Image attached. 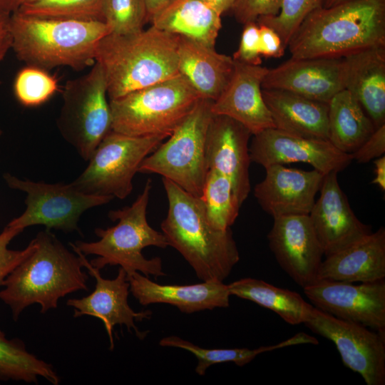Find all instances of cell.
Instances as JSON below:
<instances>
[{
	"label": "cell",
	"mask_w": 385,
	"mask_h": 385,
	"mask_svg": "<svg viewBox=\"0 0 385 385\" xmlns=\"http://www.w3.org/2000/svg\"><path fill=\"white\" fill-rule=\"evenodd\" d=\"M309 217L322 248L324 255L336 253L371 232L352 211L342 190L337 173L324 175Z\"/></svg>",
	"instance_id": "17"
},
{
	"label": "cell",
	"mask_w": 385,
	"mask_h": 385,
	"mask_svg": "<svg viewBox=\"0 0 385 385\" xmlns=\"http://www.w3.org/2000/svg\"><path fill=\"white\" fill-rule=\"evenodd\" d=\"M374 173L375 176L371 181L372 184L379 186L381 190H385V156L382 155L376 158L374 160Z\"/></svg>",
	"instance_id": "42"
},
{
	"label": "cell",
	"mask_w": 385,
	"mask_h": 385,
	"mask_svg": "<svg viewBox=\"0 0 385 385\" xmlns=\"http://www.w3.org/2000/svg\"><path fill=\"white\" fill-rule=\"evenodd\" d=\"M249 130L235 119L212 114L207 132L206 158L208 169L223 174L230 180L235 195L242 205L250 190L251 161Z\"/></svg>",
	"instance_id": "18"
},
{
	"label": "cell",
	"mask_w": 385,
	"mask_h": 385,
	"mask_svg": "<svg viewBox=\"0 0 385 385\" xmlns=\"http://www.w3.org/2000/svg\"><path fill=\"white\" fill-rule=\"evenodd\" d=\"M7 28L17 58L42 69L93 65L99 41L111 33L102 21L39 18L17 11L10 14Z\"/></svg>",
	"instance_id": "5"
},
{
	"label": "cell",
	"mask_w": 385,
	"mask_h": 385,
	"mask_svg": "<svg viewBox=\"0 0 385 385\" xmlns=\"http://www.w3.org/2000/svg\"><path fill=\"white\" fill-rule=\"evenodd\" d=\"M384 278L385 229L383 227L326 257L318 274V279L353 283L372 282Z\"/></svg>",
	"instance_id": "24"
},
{
	"label": "cell",
	"mask_w": 385,
	"mask_h": 385,
	"mask_svg": "<svg viewBox=\"0 0 385 385\" xmlns=\"http://www.w3.org/2000/svg\"><path fill=\"white\" fill-rule=\"evenodd\" d=\"M262 88L284 90L329 103L344 89L343 58H290L269 68Z\"/></svg>",
	"instance_id": "20"
},
{
	"label": "cell",
	"mask_w": 385,
	"mask_h": 385,
	"mask_svg": "<svg viewBox=\"0 0 385 385\" xmlns=\"http://www.w3.org/2000/svg\"><path fill=\"white\" fill-rule=\"evenodd\" d=\"M171 0H144L148 21H150L153 15L166 5Z\"/></svg>",
	"instance_id": "45"
},
{
	"label": "cell",
	"mask_w": 385,
	"mask_h": 385,
	"mask_svg": "<svg viewBox=\"0 0 385 385\" xmlns=\"http://www.w3.org/2000/svg\"><path fill=\"white\" fill-rule=\"evenodd\" d=\"M262 93L275 128L301 137L328 140V103L279 89L262 88Z\"/></svg>",
	"instance_id": "26"
},
{
	"label": "cell",
	"mask_w": 385,
	"mask_h": 385,
	"mask_svg": "<svg viewBox=\"0 0 385 385\" xmlns=\"http://www.w3.org/2000/svg\"><path fill=\"white\" fill-rule=\"evenodd\" d=\"M349 0H324L323 7L328 8Z\"/></svg>",
	"instance_id": "48"
},
{
	"label": "cell",
	"mask_w": 385,
	"mask_h": 385,
	"mask_svg": "<svg viewBox=\"0 0 385 385\" xmlns=\"http://www.w3.org/2000/svg\"><path fill=\"white\" fill-rule=\"evenodd\" d=\"M127 276L130 292L141 305L168 304L183 313L191 314L226 308L230 304L231 295L223 282L203 281L188 285L160 284L138 272Z\"/></svg>",
	"instance_id": "22"
},
{
	"label": "cell",
	"mask_w": 385,
	"mask_h": 385,
	"mask_svg": "<svg viewBox=\"0 0 385 385\" xmlns=\"http://www.w3.org/2000/svg\"><path fill=\"white\" fill-rule=\"evenodd\" d=\"M227 287L230 295L270 309L291 325L304 324L314 307L298 293L258 279H240L227 284Z\"/></svg>",
	"instance_id": "29"
},
{
	"label": "cell",
	"mask_w": 385,
	"mask_h": 385,
	"mask_svg": "<svg viewBox=\"0 0 385 385\" xmlns=\"http://www.w3.org/2000/svg\"><path fill=\"white\" fill-rule=\"evenodd\" d=\"M168 210L160 227L168 245L178 250L202 281L223 282L240 260L230 228L208 221L200 197L163 178Z\"/></svg>",
	"instance_id": "2"
},
{
	"label": "cell",
	"mask_w": 385,
	"mask_h": 385,
	"mask_svg": "<svg viewBox=\"0 0 385 385\" xmlns=\"http://www.w3.org/2000/svg\"><path fill=\"white\" fill-rule=\"evenodd\" d=\"M14 88L18 101L32 107L48 101L56 93L58 85L56 78L43 69L29 66L18 73Z\"/></svg>",
	"instance_id": "36"
},
{
	"label": "cell",
	"mask_w": 385,
	"mask_h": 385,
	"mask_svg": "<svg viewBox=\"0 0 385 385\" xmlns=\"http://www.w3.org/2000/svg\"><path fill=\"white\" fill-rule=\"evenodd\" d=\"M10 15L0 11V32L6 28Z\"/></svg>",
	"instance_id": "47"
},
{
	"label": "cell",
	"mask_w": 385,
	"mask_h": 385,
	"mask_svg": "<svg viewBox=\"0 0 385 385\" xmlns=\"http://www.w3.org/2000/svg\"><path fill=\"white\" fill-rule=\"evenodd\" d=\"M152 188L151 179H148L143 190L130 206L111 210L109 218L118 223L106 229L96 228L95 234L98 241H76L70 243L85 256L94 255L97 257L90 262L91 265L101 270L107 265H119L130 274L138 272L146 277L164 276L162 260L155 257L147 259L142 250L154 246L166 248L168 241L163 234L153 229L147 220V207Z\"/></svg>",
	"instance_id": "6"
},
{
	"label": "cell",
	"mask_w": 385,
	"mask_h": 385,
	"mask_svg": "<svg viewBox=\"0 0 385 385\" xmlns=\"http://www.w3.org/2000/svg\"><path fill=\"white\" fill-rule=\"evenodd\" d=\"M314 307L337 318L385 333V281L318 279L303 288Z\"/></svg>",
	"instance_id": "13"
},
{
	"label": "cell",
	"mask_w": 385,
	"mask_h": 385,
	"mask_svg": "<svg viewBox=\"0 0 385 385\" xmlns=\"http://www.w3.org/2000/svg\"><path fill=\"white\" fill-rule=\"evenodd\" d=\"M385 153V124L375 129L369 138L351 153L358 163H366L384 155Z\"/></svg>",
	"instance_id": "40"
},
{
	"label": "cell",
	"mask_w": 385,
	"mask_h": 385,
	"mask_svg": "<svg viewBox=\"0 0 385 385\" xmlns=\"http://www.w3.org/2000/svg\"><path fill=\"white\" fill-rule=\"evenodd\" d=\"M38 1H41V0H20L19 6H21V5H24V4H31V3H34V2Z\"/></svg>",
	"instance_id": "49"
},
{
	"label": "cell",
	"mask_w": 385,
	"mask_h": 385,
	"mask_svg": "<svg viewBox=\"0 0 385 385\" xmlns=\"http://www.w3.org/2000/svg\"><path fill=\"white\" fill-rule=\"evenodd\" d=\"M200 97L180 74L109 100L111 129L132 136H170Z\"/></svg>",
	"instance_id": "7"
},
{
	"label": "cell",
	"mask_w": 385,
	"mask_h": 385,
	"mask_svg": "<svg viewBox=\"0 0 385 385\" xmlns=\"http://www.w3.org/2000/svg\"><path fill=\"white\" fill-rule=\"evenodd\" d=\"M273 219L267 240L279 265L302 289L314 283L324 252L309 215Z\"/></svg>",
	"instance_id": "15"
},
{
	"label": "cell",
	"mask_w": 385,
	"mask_h": 385,
	"mask_svg": "<svg viewBox=\"0 0 385 385\" xmlns=\"http://www.w3.org/2000/svg\"><path fill=\"white\" fill-rule=\"evenodd\" d=\"M104 0H41L20 6L17 11L28 16L103 22Z\"/></svg>",
	"instance_id": "33"
},
{
	"label": "cell",
	"mask_w": 385,
	"mask_h": 385,
	"mask_svg": "<svg viewBox=\"0 0 385 385\" xmlns=\"http://www.w3.org/2000/svg\"><path fill=\"white\" fill-rule=\"evenodd\" d=\"M20 0H0V11L11 14L18 9Z\"/></svg>",
	"instance_id": "46"
},
{
	"label": "cell",
	"mask_w": 385,
	"mask_h": 385,
	"mask_svg": "<svg viewBox=\"0 0 385 385\" xmlns=\"http://www.w3.org/2000/svg\"><path fill=\"white\" fill-rule=\"evenodd\" d=\"M179 38L153 25L130 34L104 36L95 62L103 72L109 100L179 74Z\"/></svg>",
	"instance_id": "4"
},
{
	"label": "cell",
	"mask_w": 385,
	"mask_h": 385,
	"mask_svg": "<svg viewBox=\"0 0 385 385\" xmlns=\"http://www.w3.org/2000/svg\"><path fill=\"white\" fill-rule=\"evenodd\" d=\"M316 338L304 332H300L279 344L260 346L254 349L248 348L211 349L202 348L177 336H168L161 339L159 342V345L180 348L193 354L197 359L195 372L200 376H203L205 374L206 370L213 364L233 362L237 366H242L252 361L257 355L262 353L296 344H314L316 343Z\"/></svg>",
	"instance_id": "31"
},
{
	"label": "cell",
	"mask_w": 385,
	"mask_h": 385,
	"mask_svg": "<svg viewBox=\"0 0 385 385\" xmlns=\"http://www.w3.org/2000/svg\"><path fill=\"white\" fill-rule=\"evenodd\" d=\"M232 58L248 64L261 65L260 26L256 21L244 24L240 43Z\"/></svg>",
	"instance_id": "39"
},
{
	"label": "cell",
	"mask_w": 385,
	"mask_h": 385,
	"mask_svg": "<svg viewBox=\"0 0 385 385\" xmlns=\"http://www.w3.org/2000/svg\"><path fill=\"white\" fill-rule=\"evenodd\" d=\"M34 239V248L6 277L0 291V299L9 307L14 321L30 305L38 304L45 314L66 295L88 290V275L76 252L51 230L40 231Z\"/></svg>",
	"instance_id": "1"
},
{
	"label": "cell",
	"mask_w": 385,
	"mask_h": 385,
	"mask_svg": "<svg viewBox=\"0 0 385 385\" xmlns=\"http://www.w3.org/2000/svg\"><path fill=\"white\" fill-rule=\"evenodd\" d=\"M304 324L332 341L344 366L367 385L385 384V333L334 317L314 307Z\"/></svg>",
	"instance_id": "12"
},
{
	"label": "cell",
	"mask_w": 385,
	"mask_h": 385,
	"mask_svg": "<svg viewBox=\"0 0 385 385\" xmlns=\"http://www.w3.org/2000/svg\"><path fill=\"white\" fill-rule=\"evenodd\" d=\"M249 152L251 161L264 168L302 162L324 175L338 173L353 160L351 154L339 150L328 140L301 137L275 128L254 135Z\"/></svg>",
	"instance_id": "14"
},
{
	"label": "cell",
	"mask_w": 385,
	"mask_h": 385,
	"mask_svg": "<svg viewBox=\"0 0 385 385\" xmlns=\"http://www.w3.org/2000/svg\"><path fill=\"white\" fill-rule=\"evenodd\" d=\"M212 101L200 98L162 143L141 163L138 172L157 173L200 197L208 171L206 137L212 116Z\"/></svg>",
	"instance_id": "8"
},
{
	"label": "cell",
	"mask_w": 385,
	"mask_h": 385,
	"mask_svg": "<svg viewBox=\"0 0 385 385\" xmlns=\"http://www.w3.org/2000/svg\"><path fill=\"white\" fill-rule=\"evenodd\" d=\"M1 129H0V136H1Z\"/></svg>",
	"instance_id": "50"
},
{
	"label": "cell",
	"mask_w": 385,
	"mask_h": 385,
	"mask_svg": "<svg viewBox=\"0 0 385 385\" xmlns=\"http://www.w3.org/2000/svg\"><path fill=\"white\" fill-rule=\"evenodd\" d=\"M156 28L215 47L221 15L205 0H171L151 18Z\"/></svg>",
	"instance_id": "27"
},
{
	"label": "cell",
	"mask_w": 385,
	"mask_h": 385,
	"mask_svg": "<svg viewBox=\"0 0 385 385\" xmlns=\"http://www.w3.org/2000/svg\"><path fill=\"white\" fill-rule=\"evenodd\" d=\"M39 378L53 385L61 381L51 364L29 352L21 339H8L0 329V381L38 384Z\"/></svg>",
	"instance_id": "30"
},
{
	"label": "cell",
	"mask_w": 385,
	"mask_h": 385,
	"mask_svg": "<svg viewBox=\"0 0 385 385\" xmlns=\"http://www.w3.org/2000/svg\"><path fill=\"white\" fill-rule=\"evenodd\" d=\"M73 250L96 279L95 289L89 295L67 300L66 304L73 308V317L88 315L101 320L108 335L111 349L114 347L113 328L118 324L125 325L129 332L133 330L138 338L143 339L146 332L139 331L135 321L150 319L152 312L148 310L135 312L129 306L130 285L126 272L120 267L114 279H105L100 270L93 267L83 254L75 248Z\"/></svg>",
	"instance_id": "16"
},
{
	"label": "cell",
	"mask_w": 385,
	"mask_h": 385,
	"mask_svg": "<svg viewBox=\"0 0 385 385\" xmlns=\"http://www.w3.org/2000/svg\"><path fill=\"white\" fill-rule=\"evenodd\" d=\"M3 178L9 188L26 194V209L7 225L24 230L36 225L64 232L78 231V223L86 210L111 202L112 196L87 194L71 183L49 184L20 179L6 173Z\"/></svg>",
	"instance_id": "11"
},
{
	"label": "cell",
	"mask_w": 385,
	"mask_h": 385,
	"mask_svg": "<svg viewBox=\"0 0 385 385\" xmlns=\"http://www.w3.org/2000/svg\"><path fill=\"white\" fill-rule=\"evenodd\" d=\"M385 46V0H349L309 14L291 38V58L343 57Z\"/></svg>",
	"instance_id": "3"
},
{
	"label": "cell",
	"mask_w": 385,
	"mask_h": 385,
	"mask_svg": "<svg viewBox=\"0 0 385 385\" xmlns=\"http://www.w3.org/2000/svg\"><path fill=\"white\" fill-rule=\"evenodd\" d=\"M221 16L226 11H230L236 0H205Z\"/></svg>",
	"instance_id": "43"
},
{
	"label": "cell",
	"mask_w": 385,
	"mask_h": 385,
	"mask_svg": "<svg viewBox=\"0 0 385 385\" xmlns=\"http://www.w3.org/2000/svg\"><path fill=\"white\" fill-rule=\"evenodd\" d=\"M282 0H236L230 11L237 21L245 24L260 16L277 15Z\"/></svg>",
	"instance_id": "38"
},
{
	"label": "cell",
	"mask_w": 385,
	"mask_h": 385,
	"mask_svg": "<svg viewBox=\"0 0 385 385\" xmlns=\"http://www.w3.org/2000/svg\"><path fill=\"white\" fill-rule=\"evenodd\" d=\"M260 26V51L261 56L265 58H279L286 49L278 34L272 28Z\"/></svg>",
	"instance_id": "41"
},
{
	"label": "cell",
	"mask_w": 385,
	"mask_h": 385,
	"mask_svg": "<svg viewBox=\"0 0 385 385\" xmlns=\"http://www.w3.org/2000/svg\"><path fill=\"white\" fill-rule=\"evenodd\" d=\"M11 48V36L6 26L0 32V63Z\"/></svg>",
	"instance_id": "44"
},
{
	"label": "cell",
	"mask_w": 385,
	"mask_h": 385,
	"mask_svg": "<svg viewBox=\"0 0 385 385\" xmlns=\"http://www.w3.org/2000/svg\"><path fill=\"white\" fill-rule=\"evenodd\" d=\"M328 104V140L339 150L351 154L376 128L357 99L348 90L339 91Z\"/></svg>",
	"instance_id": "28"
},
{
	"label": "cell",
	"mask_w": 385,
	"mask_h": 385,
	"mask_svg": "<svg viewBox=\"0 0 385 385\" xmlns=\"http://www.w3.org/2000/svg\"><path fill=\"white\" fill-rule=\"evenodd\" d=\"M234 68L232 57L218 53L215 47L180 36L179 74L188 81L200 98L215 101L230 82Z\"/></svg>",
	"instance_id": "25"
},
{
	"label": "cell",
	"mask_w": 385,
	"mask_h": 385,
	"mask_svg": "<svg viewBox=\"0 0 385 385\" xmlns=\"http://www.w3.org/2000/svg\"><path fill=\"white\" fill-rule=\"evenodd\" d=\"M234 61V72L230 82L212 103V113L235 119L252 135L274 128L262 93V83L269 68Z\"/></svg>",
	"instance_id": "21"
},
{
	"label": "cell",
	"mask_w": 385,
	"mask_h": 385,
	"mask_svg": "<svg viewBox=\"0 0 385 385\" xmlns=\"http://www.w3.org/2000/svg\"><path fill=\"white\" fill-rule=\"evenodd\" d=\"M103 12L110 34L135 33L148 21L144 0H104Z\"/></svg>",
	"instance_id": "35"
},
{
	"label": "cell",
	"mask_w": 385,
	"mask_h": 385,
	"mask_svg": "<svg viewBox=\"0 0 385 385\" xmlns=\"http://www.w3.org/2000/svg\"><path fill=\"white\" fill-rule=\"evenodd\" d=\"M23 230L6 225L0 233V287L10 272L24 259L35 247L33 239L26 248L21 250L8 247L10 242Z\"/></svg>",
	"instance_id": "37"
},
{
	"label": "cell",
	"mask_w": 385,
	"mask_h": 385,
	"mask_svg": "<svg viewBox=\"0 0 385 385\" xmlns=\"http://www.w3.org/2000/svg\"><path fill=\"white\" fill-rule=\"evenodd\" d=\"M265 168V178L254 188L262 210L273 218L309 215L325 175L315 169L301 170L279 164Z\"/></svg>",
	"instance_id": "19"
},
{
	"label": "cell",
	"mask_w": 385,
	"mask_h": 385,
	"mask_svg": "<svg viewBox=\"0 0 385 385\" xmlns=\"http://www.w3.org/2000/svg\"><path fill=\"white\" fill-rule=\"evenodd\" d=\"M168 137L132 136L111 130L96 148L83 172L71 183L87 194L123 200L133 190V178L143 160Z\"/></svg>",
	"instance_id": "10"
},
{
	"label": "cell",
	"mask_w": 385,
	"mask_h": 385,
	"mask_svg": "<svg viewBox=\"0 0 385 385\" xmlns=\"http://www.w3.org/2000/svg\"><path fill=\"white\" fill-rule=\"evenodd\" d=\"M343 58L344 89L359 101L375 128L385 124V46H373Z\"/></svg>",
	"instance_id": "23"
},
{
	"label": "cell",
	"mask_w": 385,
	"mask_h": 385,
	"mask_svg": "<svg viewBox=\"0 0 385 385\" xmlns=\"http://www.w3.org/2000/svg\"><path fill=\"white\" fill-rule=\"evenodd\" d=\"M107 86L98 63L86 74L67 81L57 119L63 138L88 161L103 138L112 130Z\"/></svg>",
	"instance_id": "9"
},
{
	"label": "cell",
	"mask_w": 385,
	"mask_h": 385,
	"mask_svg": "<svg viewBox=\"0 0 385 385\" xmlns=\"http://www.w3.org/2000/svg\"><path fill=\"white\" fill-rule=\"evenodd\" d=\"M324 0H282L279 13L274 16L259 17L256 22L274 29L287 48L293 34L314 10L322 7Z\"/></svg>",
	"instance_id": "34"
},
{
	"label": "cell",
	"mask_w": 385,
	"mask_h": 385,
	"mask_svg": "<svg viewBox=\"0 0 385 385\" xmlns=\"http://www.w3.org/2000/svg\"><path fill=\"white\" fill-rule=\"evenodd\" d=\"M210 223L216 229L226 230L237 219L241 205L234 194L227 177L209 169L200 197Z\"/></svg>",
	"instance_id": "32"
}]
</instances>
